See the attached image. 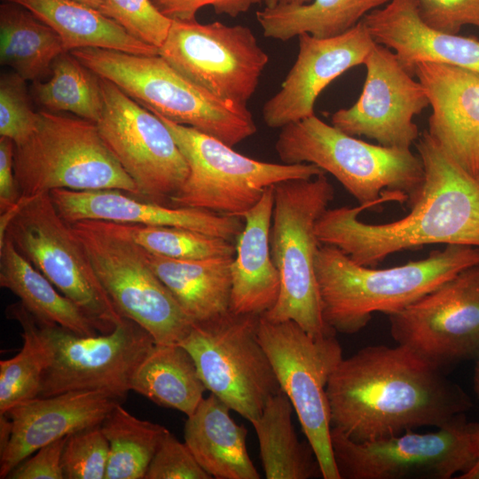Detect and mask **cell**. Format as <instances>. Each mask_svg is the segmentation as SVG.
Masks as SVG:
<instances>
[{
    "mask_svg": "<svg viewBox=\"0 0 479 479\" xmlns=\"http://www.w3.org/2000/svg\"><path fill=\"white\" fill-rule=\"evenodd\" d=\"M100 12L137 39L158 49L165 42L172 22L151 0H105Z\"/></svg>",
    "mask_w": 479,
    "mask_h": 479,
    "instance_id": "38",
    "label": "cell"
},
{
    "mask_svg": "<svg viewBox=\"0 0 479 479\" xmlns=\"http://www.w3.org/2000/svg\"><path fill=\"white\" fill-rule=\"evenodd\" d=\"M326 393L332 428L358 443L442 428L472 406L442 368L398 343L366 346L342 358Z\"/></svg>",
    "mask_w": 479,
    "mask_h": 479,
    "instance_id": "1",
    "label": "cell"
},
{
    "mask_svg": "<svg viewBox=\"0 0 479 479\" xmlns=\"http://www.w3.org/2000/svg\"><path fill=\"white\" fill-rule=\"evenodd\" d=\"M311 2V0H264L265 7L272 8L279 5H298Z\"/></svg>",
    "mask_w": 479,
    "mask_h": 479,
    "instance_id": "46",
    "label": "cell"
},
{
    "mask_svg": "<svg viewBox=\"0 0 479 479\" xmlns=\"http://www.w3.org/2000/svg\"><path fill=\"white\" fill-rule=\"evenodd\" d=\"M19 4L51 27L65 51L83 48L157 55L159 49L130 34L99 11L75 0H4Z\"/></svg>",
    "mask_w": 479,
    "mask_h": 479,
    "instance_id": "27",
    "label": "cell"
},
{
    "mask_svg": "<svg viewBox=\"0 0 479 479\" xmlns=\"http://www.w3.org/2000/svg\"><path fill=\"white\" fill-rule=\"evenodd\" d=\"M421 19L428 26L458 35L464 26L479 28V0H418Z\"/></svg>",
    "mask_w": 479,
    "mask_h": 479,
    "instance_id": "41",
    "label": "cell"
},
{
    "mask_svg": "<svg viewBox=\"0 0 479 479\" xmlns=\"http://www.w3.org/2000/svg\"><path fill=\"white\" fill-rule=\"evenodd\" d=\"M375 43L394 51L412 76L420 63L447 64L479 74V39L449 34L421 19L418 0H391L362 20Z\"/></svg>",
    "mask_w": 479,
    "mask_h": 479,
    "instance_id": "23",
    "label": "cell"
},
{
    "mask_svg": "<svg viewBox=\"0 0 479 479\" xmlns=\"http://www.w3.org/2000/svg\"><path fill=\"white\" fill-rule=\"evenodd\" d=\"M390 334L443 368L479 358V263L450 278L406 308L388 315Z\"/></svg>",
    "mask_w": 479,
    "mask_h": 479,
    "instance_id": "17",
    "label": "cell"
},
{
    "mask_svg": "<svg viewBox=\"0 0 479 479\" xmlns=\"http://www.w3.org/2000/svg\"><path fill=\"white\" fill-rule=\"evenodd\" d=\"M391 0H311L298 5L264 7L256 20L265 37L287 41L307 33L328 38L345 33Z\"/></svg>",
    "mask_w": 479,
    "mask_h": 479,
    "instance_id": "31",
    "label": "cell"
},
{
    "mask_svg": "<svg viewBox=\"0 0 479 479\" xmlns=\"http://www.w3.org/2000/svg\"><path fill=\"white\" fill-rule=\"evenodd\" d=\"M0 286L17 295L41 324L83 336L103 334L99 325L21 255L7 236L0 240Z\"/></svg>",
    "mask_w": 479,
    "mask_h": 479,
    "instance_id": "28",
    "label": "cell"
},
{
    "mask_svg": "<svg viewBox=\"0 0 479 479\" xmlns=\"http://www.w3.org/2000/svg\"><path fill=\"white\" fill-rule=\"evenodd\" d=\"M7 236L19 253L65 296L108 334L122 322L70 224L50 192L20 198L1 213L0 240Z\"/></svg>",
    "mask_w": 479,
    "mask_h": 479,
    "instance_id": "8",
    "label": "cell"
},
{
    "mask_svg": "<svg viewBox=\"0 0 479 479\" xmlns=\"http://www.w3.org/2000/svg\"><path fill=\"white\" fill-rule=\"evenodd\" d=\"M51 74L46 82L34 81L35 101L50 111L70 112L97 123L104 106L100 77L68 51L56 58Z\"/></svg>",
    "mask_w": 479,
    "mask_h": 479,
    "instance_id": "34",
    "label": "cell"
},
{
    "mask_svg": "<svg viewBox=\"0 0 479 479\" xmlns=\"http://www.w3.org/2000/svg\"><path fill=\"white\" fill-rule=\"evenodd\" d=\"M258 336L279 387L290 399L324 479H340L331 444L326 387L343 358L334 335L314 337L293 320L260 316Z\"/></svg>",
    "mask_w": 479,
    "mask_h": 479,
    "instance_id": "11",
    "label": "cell"
},
{
    "mask_svg": "<svg viewBox=\"0 0 479 479\" xmlns=\"http://www.w3.org/2000/svg\"><path fill=\"white\" fill-rule=\"evenodd\" d=\"M109 444L97 425L67 436L62 453L66 479H105Z\"/></svg>",
    "mask_w": 479,
    "mask_h": 479,
    "instance_id": "37",
    "label": "cell"
},
{
    "mask_svg": "<svg viewBox=\"0 0 479 479\" xmlns=\"http://www.w3.org/2000/svg\"><path fill=\"white\" fill-rule=\"evenodd\" d=\"M364 65L366 75L358 99L334 113L332 125L383 146L410 149L419 137L413 116L429 106L424 87L402 67L395 52L377 43Z\"/></svg>",
    "mask_w": 479,
    "mask_h": 479,
    "instance_id": "18",
    "label": "cell"
},
{
    "mask_svg": "<svg viewBox=\"0 0 479 479\" xmlns=\"http://www.w3.org/2000/svg\"><path fill=\"white\" fill-rule=\"evenodd\" d=\"M214 394L204 397L185 424V443L200 466L216 479H259L247 448V430Z\"/></svg>",
    "mask_w": 479,
    "mask_h": 479,
    "instance_id": "25",
    "label": "cell"
},
{
    "mask_svg": "<svg viewBox=\"0 0 479 479\" xmlns=\"http://www.w3.org/2000/svg\"><path fill=\"white\" fill-rule=\"evenodd\" d=\"M189 447L169 432L160 444L145 479H211Z\"/></svg>",
    "mask_w": 479,
    "mask_h": 479,
    "instance_id": "40",
    "label": "cell"
},
{
    "mask_svg": "<svg viewBox=\"0 0 479 479\" xmlns=\"http://www.w3.org/2000/svg\"><path fill=\"white\" fill-rule=\"evenodd\" d=\"M144 254L153 271L193 323L230 310L231 265L234 256L182 260L145 250Z\"/></svg>",
    "mask_w": 479,
    "mask_h": 479,
    "instance_id": "26",
    "label": "cell"
},
{
    "mask_svg": "<svg viewBox=\"0 0 479 479\" xmlns=\"http://www.w3.org/2000/svg\"><path fill=\"white\" fill-rule=\"evenodd\" d=\"M144 250L182 260L234 256L233 241L173 226L144 225L103 221Z\"/></svg>",
    "mask_w": 479,
    "mask_h": 479,
    "instance_id": "36",
    "label": "cell"
},
{
    "mask_svg": "<svg viewBox=\"0 0 479 479\" xmlns=\"http://www.w3.org/2000/svg\"><path fill=\"white\" fill-rule=\"evenodd\" d=\"M75 1L89 5L99 12L105 3V0H75Z\"/></svg>",
    "mask_w": 479,
    "mask_h": 479,
    "instance_id": "47",
    "label": "cell"
},
{
    "mask_svg": "<svg viewBox=\"0 0 479 479\" xmlns=\"http://www.w3.org/2000/svg\"><path fill=\"white\" fill-rule=\"evenodd\" d=\"M475 371H474V389L479 399V358L475 360Z\"/></svg>",
    "mask_w": 479,
    "mask_h": 479,
    "instance_id": "48",
    "label": "cell"
},
{
    "mask_svg": "<svg viewBox=\"0 0 479 479\" xmlns=\"http://www.w3.org/2000/svg\"><path fill=\"white\" fill-rule=\"evenodd\" d=\"M474 431L475 423L463 415L434 432L363 443L332 428L331 444L340 479H450L474 464Z\"/></svg>",
    "mask_w": 479,
    "mask_h": 479,
    "instance_id": "14",
    "label": "cell"
},
{
    "mask_svg": "<svg viewBox=\"0 0 479 479\" xmlns=\"http://www.w3.org/2000/svg\"><path fill=\"white\" fill-rule=\"evenodd\" d=\"M296 59L278 92L263 106L266 126L281 129L314 114L315 102L326 87L347 70L364 65L375 44L363 20L339 35L297 36Z\"/></svg>",
    "mask_w": 479,
    "mask_h": 479,
    "instance_id": "19",
    "label": "cell"
},
{
    "mask_svg": "<svg viewBox=\"0 0 479 479\" xmlns=\"http://www.w3.org/2000/svg\"><path fill=\"white\" fill-rule=\"evenodd\" d=\"M334 195L326 173L274 185L270 246L280 291L276 304L262 317L273 322L293 320L314 337L335 334L323 318L315 272L321 245L316 224Z\"/></svg>",
    "mask_w": 479,
    "mask_h": 479,
    "instance_id": "6",
    "label": "cell"
},
{
    "mask_svg": "<svg viewBox=\"0 0 479 479\" xmlns=\"http://www.w3.org/2000/svg\"><path fill=\"white\" fill-rule=\"evenodd\" d=\"M477 179L479 180V177H477Z\"/></svg>",
    "mask_w": 479,
    "mask_h": 479,
    "instance_id": "49",
    "label": "cell"
},
{
    "mask_svg": "<svg viewBox=\"0 0 479 479\" xmlns=\"http://www.w3.org/2000/svg\"><path fill=\"white\" fill-rule=\"evenodd\" d=\"M157 116L171 132L189 169L170 206L240 217L260 200L269 186L325 173L311 163H273L249 158L214 137Z\"/></svg>",
    "mask_w": 479,
    "mask_h": 479,
    "instance_id": "9",
    "label": "cell"
},
{
    "mask_svg": "<svg viewBox=\"0 0 479 479\" xmlns=\"http://www.w3.org/2000/svg\"><path fill=\"white\" fill-rule=\"evenodd\" d=\"M37 112L31 108L26 80L14 73H5L0 79V136L23 142L34 131Z\"/></svg>",
    "mask_w": 479,
    "mask_h": 479,
    "instance_id": "39",
    "label": "cell"
},
{
    "mask_svg": "<svg viewBox=\"0 0 479 479\" xmlns=\"http://www.w3.org/2000/svg\"><path fill=\"white\" fill-rule=\"evenodd\" d=\"M477 263L479 247L446 245L426 258L374 269L355 263L335 247L321 244L315 272L323 318L335 333L356 334L374 312H397Z\"/></svg>",
    "mask_w": 479,
    "mask_h": 479,
    "instance_id": "3",
    "label": "cell"
},
{
    "mask_svg": "<svg viewBox=\"0 0 479 479\" xmlns=\"http://www.w3.org/2000/svg\"><path fill=\"white\" fill-rule=\"evenodd\" d=\"M98 76L173 122L234 145L256 132L247 106L222 100L195 84L159 54L146 56L100 48L70 51Z\"/></svg>",
    "mask_w": 479,
    "mask_h": 479,
    "instance_id": "5",
    "label": "cell"
},
{
    "mask_svg": "<svg viewBox=\"0 0 479 479\" xmlns=\"http://www.w3.org/2000/svg\"><path fill=\"white\" fill-rule=\"evenodd\" d=\"M294 407L282 390L271 396L260 416L251 421L267 479L322 476L310 444L299 441L292 422Z\"/></svg>",
    "mask_w": 479,
    "mask_h": 479,
    "instance_id": "30",
    "label": "cell"
},
{
    "mask_svg": "<svg viewBox=\"0 0 479 479\" xmlns=\"http://www.w3.org/2000/svg\"><path fill=\"white\" fill-rule=\"evenodd\" d=\"M5 314L20 325L23 345L13 357L0 361V414L39 396L47 364L45 345L32 314L20 302L10 304Z\"/></svg>",
    "mask_w": 479,
    "mask_h": 479,
    "instance_id": "35",
    "label": "cell"
},
{
    "mask_svg": "<svg viewBox=\"0 0 479 479\" xmlns=\"http://www.w3.org/2000/svg\"><path fill=\"white\" fill-rule=\"evenodd\" d=\"M100 87L104 106L96 124L103 140L137 185L141 200L169 205L189 171L171 132L112 82L100 77Z\"/></svg>",
    "mask_w": 479,
    "mask_h": 479,
    "instance_id": "16",
    "label": "cell"
},
{
    "mask_svg": "<svg viewBox=\"0 0 479 479\" xmlns=\"http://www.w3.org/2000/svg\"><path fill=\"white\" fill-rule=\"evenodd\" d=\"M414 75L432 107L428 134L466 171L479 177V74L463 67L420 63Z\"/></svg>",
    "mask_w": 479,
    "mask_h": 479,
    "instance_id": "22",
    "label": "cell"
},
{
    "mask_svg": "<svg viewBox=\"0 0 479 479\" xmlns=\"http://www.w3.org/2000/svg\"><path fill=\"white\" fill-rule=\"evenodd\" d=\"M14 141L0 137V213L15 208L21 197L14 173Z\"/></svg>",
    "mask_w": 479,
    "mask_h": 479,
    "instance_id": "44",
    "label": "cell"
},
{
    "mask_svg": "<svg viewBox=\"0 0 479 479\" xmlns=\"http://www.w3.org/2000/svg\"><path fill=\"white\" fill-rule=\"evenodd\" d=\"M159 55L215 97L243 106L255 94L269 62L248 27L217 20H172Z\"/></svg>",
    "mask_w": 479,
    "mask_h": 479,
    "instance_id": "15",
    "label": "cell"
},
{
    "mask_svg": "<svg viewBox=\"0 0 479 479\" xmlns=\"http://www.w3.org/2000/svg\"><path fill=\"white\" fill-rule=\"evenodd\" d=\"M67 439L43 446L18 464L6 479H64L62 453Z\"/></svg>",
    "mask_w": 479,
    "mask_h": 479,
    "instance_id": "43",
    "label": "cell"
},
{
    "mask_svg": "<svg viewBox=\"0 0 479 479\" xmlns=\"http://www.w3.org/2000/svg\"><path fill=\"white\" fill-rule=\"evenodd\" d=\"M109 444L105 479H145L165 427L138 419L118 403L100 424Z\"/></svg>",
    "mask_w": 479,
    "mask_h": 479,
    "instance_id": "33",
    "label": "cell"
},
{
    "mask_svg": "<svg viewBox=\"0 0 479 479\" xmlns=\"http://www.w3.org/2000/svg\"><path fill=\"white\" fill-rule=\"evenodd\" d=\"M116 404L117 399L105 392L79 390L37 397L12 407L4 413L11 428L9 441L0 450V478L6 479L43 446L100 425Z\"/></svg>",
    "mask_w": 479,
    "mask_h": 479,
    "instance_id": "20",
    "label": "cell"
},
{
    "mask_svg": "<svg viewBox=\"0 0 479 479\" xmlns=\"http://www.w3.org/2000/svg\"><path fill=\"white\" fill-rule=\"evenodd\" d=\"M422 185L404 217L384 224L358 218L365 207L327 208L316 224L320 244L373 267L389 255L430 244L479 247V180L424 131L416 144Z\"/></svg>",
    "mask_w": 479,
    "mask_h": 479,
    "instance_id": "2",
    "label": "cell"
},
{
    "mask_svg": "<svg viewBox=\"0 0 479 479\" xmlns=\"http://www.w3.org/2000/svg\"><path fill=\"white\" fill-rule=\"evenodd\" d=\"M259 319L229 310L193 323L179 342L192 357L206 389L249 422L281 390L259 340Z\"/></svg>",
    "mask_w": 479,
    "mask_h": 479,
    "instance_id": "10",
    "label": "cell"
},
{
    "mask_svg": "<svg viewBox=\"0 0 479 479\" xmlns=\"http://www.w3.org/2000/svg\"><path fill=\"white\" fill-rule=\"evenodd\" d=\"M206 389L192 357L179 343L155 342L130 381V390L186 416L196 410Z\"/></svg>",
    "mask_w": 479,
    "mask_h": 479,
    "instance_id": "29",
    "label": "cell"
},
{
    "mask_svg": "<svg viewBox=\"0 0 479 479\" xmlns=\"http://www.w3.org/2000/svg\"><path fill=\"white\" fill-rule=\"evenodd\" d=\"M66 52L58 34L26 8L0 5V62L26 81L50 75L56 58Z\"/></svg>",
    "mask_w": 479,
    "mask_h": 479,
    "instance_id": "32",
    "label": "cell"
},
{
    "mask_svg": "<svg viewBox=\"0 0 479 479\" xmlns=\"http://www.w3.org/2000/svg\"><path fill=\"white\" fill-rule=\"evenodd\" d=\"M274 206V185L260 200L240 215L245 224L237 238L231 265L230 310L263 316L276 304L280 291L279 271L272 260L270 231Z\"/></svg>",
    "mask_w": 479,
    "mask_h": 479,
    "instance_id": "24",
    "label": "cell"
},
{
    "mask_svg": "<svg viewBox=\"0 0 479 479\" xmlns=\"http://www.w3.org/2000/svg\"><path fill=\"white\" fill-rule=\"evenodd\" d=\"M50 195L58 212L68 224L94 220L173 226L231 241L237 240L244 227L242 218L239 216L195 208L157 204L114 189H57L50 192Z\"/></svg>",
    "mask_w": 479,
    "mask_h": 479,
    "instance_id": "21",
    "label": "cell"
},
{
    "mask_svg": "<svg viewBox=\"0 0 479 479\" xmlns=\"http://www.w3.org/2000/svg\"><path fill=\"white\" fill-rule=\"evenodd\" d=\"M36 323L47 352L41 397L95 390L123 398L136 369L155 344L145 329L126 318L110 333L92 336Z\"/></svg>",
    "mask_w": 479,
    "mask_h": 479,
    "instance_id": "13",
    "label": "cell"
},
{
    "mask_svg": "<svg viewBox=\"0 0 479 479\" xmlns=\"http://www.w3.org/2000/svg\"><path fill=\"white\" fill-rule=\"evenodd\" d=\"M118 312L156 343H179L193 322L149 266L142 247L103 221L70 224Z\"/></svg>",
    "mask_w": 479,
    "mask_h": 479,
    "instance_id": "12",
    "label": "cell"
},
{
    "mask_svg": "<svg viewBox=\"0 0 479 479\" xmlns=\"http://www.w3.org/2000/svg\"><path fill=\"white\" fill-rule=\"evenodd\" d=\"M37 115L34 131L15 145L14 173L20 198L57 189H114L141 199L95 122L51 111H39Z\"/></svg>",
    "mask_w": 479,
    "mask_h": 479,
    "instance_id": "7",
    "label": "cell"
},
{
    "mask_svg": "<svg viewBox=\"0 0 479 479\" xmlns=\"http://www.w3.org/2000/svg\"><path fill=\"white\" fill-rule=\"evenodd\" d=\"M154 6L171 20H196L199 10L212 6L216 14L232 18L247 12L253 5L264 0H151Z\"/></svg>",
    "mask_w": 479,
    "mask_h": 479,
    "instance_id": "42",
    "label": "cell"
},
{
    "mask_svg": "<svg viewBox=\"0 0 479 479\" xmlns=\"http://www.w3.org/2000/svg\"><path fill=\"white\" fill-rule=\"evenodd\" d=\"M474 439L475 460L468 470L457 476L458 479H479V423H475Z\"/></svg>",
    "mask_w": 479,
    "mask_h": 479,
    "instance_id": "45",
    "label": "cell"
},
{
    "mask_svg": "<svg viewBox=\"0 0 479 479\" xmlns=\"http://www.w3.org/2000/svg\"><path fill=\"white\" fill-rule=\"evenodd\" d=\"M283 163H311L334 176L369 208L388 200H412L424 178L420 156L356 138L316 114L283 128L275 143Z\"/></svg>",
    "mask_w": 479,
    "mask_h": 479,
    "instance_id": "4",
    "label": "cell"
}]
</instances>
